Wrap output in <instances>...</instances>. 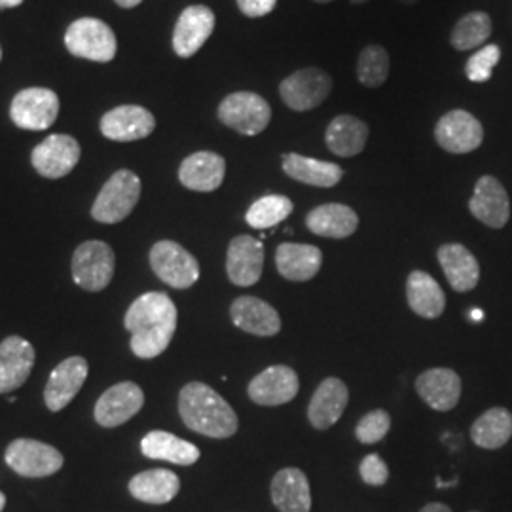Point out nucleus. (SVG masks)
<instances>
[{"label": "nucleus", "instance_id": "obj_41", "mask_svg": "<svg viewBox=\"0 0 512 512\" xmlns=\"http://www.w3.org/2000/svg\"><path fill=\"white\" fill-rule=\"evenodd\" d=\"M238 6L247 18H264L274 12L277 0H238Z\"/></svg>", "mask_w": 512, "mask_h": 512}, {"label": "nucleus", "instance_id": "obj_10", "mask_svg": "<svg viewBox=\"0 0 512 512\" xmlns=\"http://www.w3.org/2000/svg\"><path fill=\"white\" fill-rule=\"evenodd\" d=\"M59 114V97L46 88H27L14 97L10 116L21 129L44 131L54 126Z\"/></svg>", "mask_w": 512, "mask_h": 512}, {"label": "nucleus", "instance_id": "obj_29", "mask_svg": "<svg viewBox=\"0 0 512 512\" xmlns=\"http://www.w3.org/2000/svg\"><path fill=\"white\" fill-rule=\"evenodd\" d=\"M406 300L414 313L423 319H437L446 308V294L437 279L427 272L414 270L406 279Z\"/></svg>", "mask_w": 512, "mask_h": 512}, {"label": "nucleus", "instance_id": "obj_43", "mask_svg": "<svg viewBox=\"0 0 512 512\" xmlns=\"http://www.w3.org/2000/svg\"><path fill=\"white\" fill-rule=\"evenodd\" d=\"M118 6H122V8H135V6H139L143 0H114Z\"/></svg>", "mask_w": 512, "mask_h": 512}, {"label": "nucleus", "instance_id": "obj_47", "mask_svg": "<svg viewBox=\"0 0 512 512\" xmlns=\"http://www.w3.org/2000/svg\"><path fill=\"white\" fill-rule=\"evenodd\" d=\"M399 2H403V4H416L418 0H399Z\"/></svg>", "mask_w": 512, "mask_h": 512}, {"label": "nucleus", "instance_id": "obj_13", "mask_svg": "<svg viewBox=\"0 0 512 512\" xmlns=\"http://www.w3.org/2000/svg\"><path fill=\"white\" fill-rule=\"evenodd\" d=\"M215 14L203 4L188 6L177 19L173 31V50L183 59L198 54L215 31Z\"/></svg>", "mask_w": 512, "mask_h": 512}, {"label": "nucleus", "instance_id": "obj_5", "mask_svg": "<svg viewBox=\"0 0 512 512\" xmlns=\"http://www.w3.org/2000/svg\"><path fill=\"white\" fill-rule=\"evenodd\" d=\"M65 46L76 57L97 63H109L118 50L112 29L95 18L76 19L65 33Z\"/></svg>", "mask_w": 512, "mask_h": 512}, {"label": "nucleus", "instance_id": "obj_44", "mask_svg": "<svg viewBox=\"0 0 512 512\" xmlns=\"http://www.w3.org/2000/svg\"><path fill=\"white\" fill-rule=\"evenodd\" d=\"M23 0H0V8H16Z\"/></svg>", "mask_w": 512, "mask_h": 512}, {"label": "nucleus", "instance_id": "obj_30", "mask_svg": "<svg viewBox=\"0 0 512 512\" xmlns=\"http://www.w3.org/2000/svg\"><path fill=\"white\" fill-rule=\"evenodd\" d=\"M368 141V126L351 114L336 116L325 131V143L332 154L340 158H353L361 154Z\"/></svg>", "mask_w": 512, "mask_h": 512}, {"label": "nucleus", "instance_id": "obj_4", "mask_svg": "<svg viewBox=\"0 0 512 512\" xmlns=\"http://www.w3.org/2000/svg\"><path fill=\"white\" fill-rule=\"evenodd\" d=\"M219 120L245 137H255L268 128L272 120L270 103L258 93H230L219 107Z\"/></svg>", "mask_w": 512, "mask_h": 512}, {"label": "nucleus", "instance_id": "obj_39", "mask_svg": "<svg viewBox=\"0 0 512 512\" xmlns=\"http://www.w3.org/2000/svg\"><path fill=\"white\" fill-rule=\"evenodd\" d=\"M391 427V416L385 410H372L355 427V437L363 444H376L384 439Z\"/></svg>", "mask_w": 512, "mask_h": 512}, {"label": "nucleus", "instance_id": "obj_48", "mask_svg": "<svg viewBox=\"0 0 512 512\" xmlns=\"http://www.w3.org/2000/svg\"><path fill=\"white\" fill-rule=\"evenodd\" d=\"M368 0H351V4H365Z\"/></svg>", "mask_w": 512, "mask_h": 512}, {"label": "nucleus", "instance_id": "obj_17", "mask_svg": "<svg viewBox=\"0 0 512 512\" xmlns=\"http://www.w3.org/2000/svg\"><path fill=\"white\" fill-rule=\"evenodd\" d=\"M88 361L84 357H69L55 366L44 389V401L50 412H59L73 403L88 378Z\"/></svg>", "mask_w": 512, "mask_h": 512}, {"label": "nucleus", "instance_id": "obj_22", "mask_svg": "<svg viewBox=\"0 0 512 512\" xmlns=\"http://www.w3.org/2000/svg\"><path fill=\"white\" fill-rule=\"evenodd\" d=\"M348 403V385L340 378H327L319 384L311 397L308 420L317 431H327L342 418Z\"/></svg>", "mask_w": 512, "mask_h": 512}, {"label": "nucleus", "instance_id": "obj_37", "mask_svg": "<svg viewBox=\"0 0 512 512\" xmlns=\"http://www.w3.org/2000/svg\"><path fill=\"white\" fill-rule=\"evenodd\" d=\"M389 76V54L387 50L370 44L357 59V78L366 88H380Z\"/></svg>", "mask_w": 512, "mask_h": 512}, {"label": "nucleus", "instance_id": "obj_8", "mask_svg": "<svg viewBox=\"0 0 512 512\" xmlns=\"http://www.w3.org/2000/svg\"><path fill=\"white\" fill-rule=\"evenodd\" d=\"M4 459L8 467L27 478H44L52 476L63 467V456L54 446L38 440L18 439L10 442Z\"/></svg>", "mask_w": 512, "mask_h": 512}, {"label": "nucleus", "instance_id": "obj_19", "mask_svg": "<svg viewBox=\"0 0 512 512\" xmlns=\"http://www.w3.org/2000/svg\"><path fill=\"white\" fill-rule=\"evenodd\" d=\"M156 128L152 112L139 105H124L107 112L101 118V133L118 143H131L145 139Z\"/></svg>", "mask_w": 512, "mask_h": 512}, {"label": "nucleus", "instance_id": "obj_49", "mask_svg": "<svg viewBox=\"0 0 512 512\" xmlns=\"http://www.w3.org/2000/svg\"><path fill=\"white\" fill-rule=\"evenodd\" d=\"M313 2H319V4H327V2H332V0H313Z\"/></svg>", "mask_w": 512, "mask_h": 512}, {"label": "nucleus", "instance_id": "obj_36", "mask_svg": "<svg viewBox=\"0 0 512 512\" xmlns=\"http://www.w3.org/2000/svg\"><path fill=\"white\" fill-rule=\"evenodd\" d=\"M293 209V202L287 196L270 194V196H264V198L256 200L249 207L245 220L255 230H268V228H274L279 222L287 219L293 213Z\"/></svg>", "mask_w": 512, "mask_h": 512}, {"label": "nucleus", "instance_id": "obj_3", "mask_svg": "<svg viewBox=\"0 0 512 512\" xmlns=\"http://www.w3.org/2000/svg\"><path fill=\"white\" fill-rule=\"evenodd\" d=\"M141 198V179L129 171H116L101 188L93 203L92 217L103 224H118L128 219Z\"/></svg>", "mask_w": 512, "mask_h": 512}, {"label": "nucleus", "instance_id": "obj_26", "mask_svg": "<svg viewBox=\"0 0 512 512\" xmlns=\"http://www.w3.org/2000/svg\"><path fill=\"white\" fill-rule=\"evenodd\" d=\"M437 255L444 275L456 293H469L475 289L480 279V266L476 256L465 245L446 243Z\"/></svg>", "mask_w": 512, "mask_h": 512}, {"label": "nucleus", "instance_id": "obj_40", "mask_svg": "<svg viewBox=\"0 0 512 512\" xmlns=\"http://www.w3.org/2000/svg\"><path fill=\"white\" fill-rule=\"evenodd\" d=\"M359 475L368 486H384L389 478V469H387V463L378 454H370L361 461Z\"/></svg>", "mask_w": 512, "mask_h": 512}, {"label": "nucleus", "instance_id": "obj_51", "mask_svg": "<svg viewBox=\"0 0 512 512\" xmlns=\"http://www.w3.org/2000/svg\"><path fill=\"white\" fill-rule=\"evenodd\" d=\"M473 512H478V511H473Z\"/></svg>", "mask_w": 512, "mask_h": 512}, {"label": "nucleus", "instance_id": "obj_24", "mask_svg": "<svg viewBox=\"0 0 512 512\" xmlns=\"http://www.w3.org/2000/svg\"><path fill=\"white\" fill-rule=\"evenodd\" d=\"M323 264V253L315 245L304 243H281L275 251L277 272L289 281H310L319 274Z\"/></svg>", "mask_w": 512, "mask_h": 512}, {"label": "nucleus", "instance_id": "obj_14", "mask_svg": "<svg viewBox=\"0 0 512 512\" xmlns=\"http://www.w3.org/2000/svg\"><path fill=\"white\" fill-rule=\"evenodd\" d=\"M300 380L291 366L275 365L262 370L247 387L249 399L260 406H281L298 395Z\"/></svg>", "mask_w": 512, "mask_h": 512}, {"label": "nucleus", "instance_id": "obj_50", "mask_svg": "<svg viewBox=\"0 0 512 512\" xmlns=\"http://www.w3.org/2000/svg\"><path fill=\"white\" fill-rule=\"evenodd\" d=\"M0 59H2V50H0Z\"/></svg>", "mask_w": 512, "mask_h": 512}, {"label": "nucleus", "instance_id": "obj_45", "mask_svg": "<svg viewBox=\"0 0 512 512\" xmlns=\"http://www.w3.org/2000/svg\"><path fill=\"white\" fill-rule=\"evenodd\" d=\"M4 505H6V495L0 492V512H2V509H4Z\"/></svg>", "mask_w": 512, "mask_h": 512}, {"label": "nucleus", "instance_id": "obj_11", "mask_svg": "<svg viewBox=\"0 0 512 512\" xmlns=\"http://www.w3.org/2000/svg\"><path fill=\"white\" fill-rule=\"evenodd\" d=\"M435 139L450 154H469L482 145L484 128L471 112L450 110L437 122Z\"/></svg>", "mask_w": 512, "mask_h": 512}, {"label": "nucleus", "instance_id": "obj_32", "mask_svg": "<svg viewBox=\"0 0 512 512\" xmlns=\"http://www.w3.org/2000/svg\"><path fill=\"white\" fill-rule=\"evenodd\" d=\"M283 171L298 183L319 186V188H332L344 177V169L340 165L315 160L294 152L283 156Z\"/></svg>", "mask_w": 512, "mask_h": 512}, {"label": "nucleus", "instance_id": "obj_7", "mask_svg": "<svg viewBox=\"0 0 512 512\" xmlns=\"http://www.w3.org/2000/svg\"><path fill=\"white\" fill-rule=\"evenodd\" d=\"M116 268V256L105 241H86L73 256L74 283L90 293L109 287Z\"/></svg>", "mask_w": 512, "mask_h": 512}, {"label": "nucleus", "instance_id": "obj_18", "mask_svg": "<svg viewBox=\"0 0 512 512\" xmlns=\"http://www.w3.org/2000/svg\"><path fill=\"white\" fill-rule=\"evenodd\" d=\"M264 268V245L253 236H238L228 245L226 272L234 285L253 287Z\"/></svg>", "mask_w": 512, "mask_h": 512}, {"label": "nucleus", "instance_id": "obj_6", "mask_svg": "<svg viewBox=\"0 0 512 512\" xmlns=\"http://www.w3.org/2000/svg\"><path fill=\"white\" fill-rule=\"evenodd\" d=\"M150 266L165 285L173 289H190L200 279V264L183 245L175 241H158L150 249Z\"/></svg>", "mask_w": 512, "mask_h": 512}, {"label": "nucleus", "instance_id": "obj_46", "mask_svg": "<svg viewBox=\"0 0 512 512\" xmlns=\"http://www.w3.org/2000/svg\"><path fill=\"white\" fill-rule=\"evenodd\" d=\"M471 317H473V319H480V317H482V313H480V311H473V315H471Z\"/></svg>", "mask_w": 512, "mask_h": 512}, {"label": "nucleus", "instance_id": "obj_2", "mask_svg": "<svg viewBox=\"0 0 512 512\" xmlns=\"http://www.w3.org/2000/svg\"><path fill=\"white\" fill-rule=\"evenodd\" d=\"M179 412L184 425L209 439H230L238 433L239 420L234 408L219 393L202 384L184 385L179 395Z\"/></svg>", "mask_w": 512, "mask_h": 512}, {"label": "nucleus", "instance_id": "obj_35", "mask_svg": "<svg viewBox=\"0 0 512 512\" xmlns=\"http://www.w3.org/2000/svg\"><path fill=\"white\" fill-rule=\"evenodd\" d=\"M492 37V19L486 12H471L459 19L452 29L450 42L458 52H467L482 46Z\"/></svg>", "mask_w": 512, "mask_h": 512}, {"label": "nucleus", "instance_id": "obj_20", "mask_svg": "<svg viewBox=\"0 0 512 512\" xmlns=\"http://www.w3.org/2000/svg\"><path fill=\"white\" fill-rule=\"evenodd\" d=\"M35 366V348L21 336H8L0 344V393L16 391L27 382Z\"/></svg>", "mask_w": 512, "mask_h": 512}, {"label": "nucleus", "instance_id": "obj_34", "mask_svg": "<svg viewBox=\"0 0 512 512\" xmlns=\"http://www.w3.org/2000/svg\"><path fill=\"white\" fill-rule=\"evenodd\" d=\"M512 437V414L507 408L486 410L471 427V439L484 450H499Z\"/></svg>", "mask_w": 512, "mask_h": 512}, {"label": "nucleus", "instance_id": "obj_33", "mask_svg": "<svg viewBox=\"0 0 512 512\" xmlns=\"http://www.w3.org/2000/svg\"><path fill=\"white\" fill-rule=\"evenodd\" d=\"M141 452L148 459H162L175 465H194L200 459V448L188 440L179 439L167 431H150L141 440Z\"/></svg>", "mask_w": 512, "mask_h": 512}, {"label": "nucleus", "instance_id": "obj_31", "mask_svg": "<svg viewBox=\"0 0 512 512\" xmlns=\"http://www.w3.org/2000/svg\"><path fill=\"white\" fill-rule=\"evenodd\" d=\"M181 490L179 476L167 469H150L129 480V494L148 505H165Z\"/></svg>", "mask_w": 512, "mask_h": 512}, {"label": "nucleus", "instance_id": "obj_9", "mask_svg": "<svg viewBox=\"0 0 512 512\" xmlns=\"http://www.w3.org/2000/svg\"><path fill=\"white\" fill-rule=\"evenodd\" d=\"M332 90V78L317 67H306L287 76L279 84V95L283 103L296 112L319 107Z\"/></svg>", "mask_w": 512, "mask_h": 512}, {"label": "nucleus", "instance_id": "obj_25", "mask_svg": "<svg viewBox=\"0 0 512 512\" xmlns=\"http://www.w3.org/2000/svg\"><path fill=\"white\" fill-rule=\"evenodd\" d=\"M226 175V162L215 152L190 154L179 169V181L194 192H215Z\"/></svg>", "mask_w": 512, "mask_h": 512}, {"label": "nucleus", "instance_id": "obj_27", "mask_svg": "<svg viewBox=\"0 0 512 512\" xmlns=\"http://www.w3.org/2000/svg\"><path fill=\"white\" fill-rule=\"evenodd\" d=\"M311 234L329 239H346L355 234L359 226L357 213L344 203H325L311 209L306 217Z\"/></svg>", "mask_w": 512, "mask_h": 512}, {"label": "nucleus", "instance_id": "obj_21", "mask_svg": "<svg viewBox=\"0 0 512 512\" xmlns=\"http://www.w3.org/2000/svg\"><path fill=\"white\" fill-rule=\"evenodd\" d=\"M421 401L437 412L454 410L461 397V378L452 368H429L416 380Z\"/></svg>", "mask_w": 512, "mask_h": 512}, {"label": "nucleus", "instance_id": "obj_38", "mask_svg": "<svg viewBox=\"0 0 512 512\" xmlns=\"http://www.w3.org/2000/svg\"><path fill=\"white\" fill-rule=\"evenodd\" d=\"M499 59H501V48L497 44H488L480 48L467 59V65H465L467 78L476 84L488 82L492 78L494 67L499 63Z\"/></svg>", "mask_w": 512, "mask_h": 512}, {"label": "nucleus", "instance_id": "obj_12", "mask_svg": "<svg viewBox=\"0 0 512 512\" xmlns=\"http://www.w3.org/2000/svg\"><path fill=\"white\" fill-rule=\"evenodd\" d=\"M145 404L143 389L133 382H122L107 389L95 404V421L101 427H120L141 412Z\"/></svg>", "mask_w": 512, "mask_h": 512}, {"label": "nucleus", "instance_id": "obj_15", "mask_svg": "<svg viewBox=\"0 0 512 512\" xmlns=\"http://www.w3.org/2000/svg\"><path fill=\"white\" fill-rule=\"evenodd\" d=\"M80 160V145L71 135H50L38 145L31 162L46 179H61L73 171Z\"/></svg>", "mask_w": 512, "mask_h": 512}, {"label": "nucleus", "instance_id": "obj_16", "mask_svg": "<svg viewBox=\"0 0 512 512\" xmlns=\"http://www.w3.org/2000/svg\"><path fill=\"white\" fill-rule=\"evenodd\" d=\"M469 211L482 224L499 230L511 219V200L505 186L492 175L480 177L469 202Z\"/></svg>", "mask_w": 512, "mask_h": 512}, {"label": "nucleus", "instance_id": "obj_1", "mask_svg": "<svg viewBox=\"0 0 512 512\" xmlns=\"http://www.w3.org/2000/svg\"><path fill=\"white\" fill-rule=\"evenodd\" d=\"M177 306L164 293L139 296L124 317L131 332V351L139 359H154L169 348L177 330Z\"/></svg>", "mask_w": 512, "mask_h": 512}, {"label": "nucleus", "instance_id": "obj_28", "mask_svg": "<svg viewBox=\"0 0 512 512\" xmlns=\"http://www.w3.org/2000/svg\"><path fill=\"white\" fill-rule=\"evenodd\" d=\"M272 501L279 512H310L311 492L308 476L296 467L275 473L272 480Z\"/></svg>", "mask_w": 512, "mask_h": 512}, {"label": "nucleus", "instance_id": "obj_42", "mask_svg": "<svg viewBox=\"0 0 512 512\" xmlns=\"http://www.w3.org/2000/svg\"><path fill=\"white\" fill-rule=\"evenodd\" d=\"M420 512H452V509L444 503H427Z\"/></svg>", "mask_w": 512, "mask_h": 512}, {"label": "nucleus", "instance_id": "obj_23", "mask_svg": "<svg viewBox=\"0 0 512 512\" xmlns=\"http://www.w3.org/2000/svg\"><path fill=\"white\" fill-rule=\"evenodd\" d=\"M230 317L238 329L255 336H275L281 330V317L274 306L256 298V296H239L230 306Z\"/></svg>", "mask_w": 512, "mask_h": 512}]
</instances>
